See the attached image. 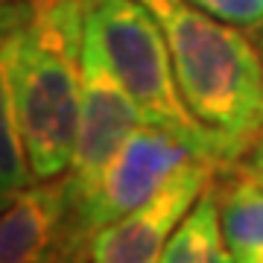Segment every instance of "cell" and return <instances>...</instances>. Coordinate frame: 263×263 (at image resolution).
Returning a JSON list of instances; mask_svg holds the SVG:
<instances>
[{"mask_svg":"<svg viewBox=\"0 0 263 263\" xmlns=\"http://www.w3.org/2000/svg\"><path fill=\"white\" fill-rule=\"evenodd\" d=\"M88 0H47L3 44L15 111L35 181L65 176L82 114Z\"/></svg>","mask_w":263,"mask_h":263,"instance_id":"6da1fadb","label":"cell"},{"mask_svg":"<svg viewBox=\"0 0 263 263\" xmlns=\"http://www.w3.org/2000/svg\"><path fill=\"white\" fill-rule=\"evenodd\" d=\"M141 3L161 24L187 108L246 158L263 129V56L254 35L187 0Z\"/></svg>","mask_w":263,"mask_h":263,"instance_id":"7a4b0ae2","label":"cell"},{"mask_svg":"<svg viewBox=\"0 0 263 263\" xmlns=\"http://www.w3.org/2000/svg\"><path fill=\"white\" fill-rule=\"evenodd\" d=\"M85 47L105 62L146 123L179 135L202 158L219 164L243 158L187 108L161 24L141 0H88Z\"/></svg>","mask_w":263,"mask_h":263,"instance_id":"3957f363","label":"cell"},{"mask_svg":"<svg viewBox=\"0 0 263 263\" xmlns=\"http://www.w3.org/2000/svg\"><path fill=\"white\" fill-rule=\"evenodd\" d=\"M196 158L202 155L161 126L141 123L132 129V135L105 161L88 193L67 205L65 240L56 263H88L91 240L100 228L149 202L179 170Z\"/></svg>","mask_w":263,"mask_h":263,"instance_id":"277c9868","label":"cell"},{"mask_svg":"<svg viewBox=\"0 0 263 263\" xmlns=\"http://www.w3.org/2000/svg\"><path fill=\"white\" fill-rule=\"evenodd\" d=\"M216 170L219 161H190L149 202H143L111 226L100 228L91 240L88 263H158L176 228L214 187Z\"/></svg>","mask_w":263,"mask_h":263,"instance_id":"5b68a950","label":"cell"},{"mask_svg":"<svg viewBox=\"0 0 263 263\" xmlns=\"http://www.w3.org/2000/svg\"><path fill=\"white\" fill-rule=\"evenodd\" d=\"M141 123L146 120L129 91L114 79V73L94 50L82 47V114L73 158L65 173L67 205L88 193L105 161Z\"/></svg>","mask_w":263,"mask_h":263,"instance_id":"8992f818","label":"cell"},{"mask_svg":"<svg viewBox=\"0 0 263 263\" xmlns=\"http://www.w3.org/2000/svg\"><path fill=\"white\" fill-rule=\"evenodd\" d=\"M67 226L65 176L32 181L0 211V263H56Z\"/></svg>","mask_w":263,"mask_h":263,"instance_id":"52a82bcc","label":"cell"},{"mask_svg":"<svg viewBox=\"0 0 263 263\" xmlns=\"http://www.w3.org/2000/svg\"><path fill=\"white\" fill-rule=\"evenodd\" d=\"M214 196L234 263H263V167L249 155L219 164Z\"/></svg>","mask_w":263,"mask_h":263,"instance_id":"ba28073f","label":"cell"},{"mask_svg":"<svg viewBox=\"0 0 263 263\" xmlns=\"http://www.w3.org/2000/svg\"><path fill=\"white\" fill-rule=\"evenodd\" d=\"M158 263H234L219 226L214 187L199 199L184 222L176 228Z\"/></svg>","mask_w":263,"mask_h":263,"instance_id":"9c48e42d","label":"cell"},{"mask_svg":"<svg viewBox=\"0 0 263 263\" xmlns=\"http://www.w3.org/2000/svg\"><path fill=\"white\" fill-rule=\"evenodd\" d=\"M35 181L32 164H29L27 141L15 111V97H12L9 67L0 47V211L12 205Z\"/></svg>","mask_w":263,"mask_h":263,"instance_id":"30bf717a","label":"cell"},{"mask_svg":"<svg viewBox=\"0 0 263 263\" xmlns=\"http://www.w3.org/2000/svg\"><path fill=\"white\" fill-rule=\"evenodd\" d=\"M187 3L246 32L263 27V0H187Z\"/></svg>","mask_w":263,"mask_h":263,"instance_id":"8fae6325","label":"cell"},{"mask_svg":"<svg viewBox=\"0 0 263 263\" xmlns=\"http://www.w3.org/2000/svg\"><path fill=\"white\" fill-rule=\"evenodd\" d=\"M35 15V6L27 0H0V47L9 41L15 32L27 27Z\"/></svg>","mask_w":263,"mask_h":263,"instance_id":"7c38bea8","label":"cell"},{"mask_svg":"<svg viewBox=\"0 0 263 263\" xmlns=\"http://www.w3.org/2000/svg\"><path fill=\"white\" fill-rule=\"evenodd\" d=\"M249 158H252L254 164H260V167H263V129H260V138L254 141L252 152H249Z\"/></svg>","mask_w":263,"mask_h":263,"instance_id":"4fadbf2b","label":"cell"},{"mask_svg":"<svg viewBox=\"0 0 263 263\" xmlns=\"http://www.w3.org/2000/svg\"><path fill=\"white\" fill-rule=\"evenodd\" d=\"M252 35H254V41H257V50H260V56H263V27H260V29H254Z\"/></svg>","mask_w":263,"mask_h":263,"instance_id":"5bb4252c","label":"cell"},{"mask_svg":"<svg viewBox=\"0 0 263 263\" xmlns=\"http://www.w3.org/2000/svg\"><path fill=\"white\" fill-rule=\"evenodd\" d=\"M27 3H32V6L38 9V6H41V3H47V0H27Z\"/></svg>","mask_w":263,"mask_h":263,"instance_id":"9a60e30c","label":"cell"}]
</instances>
